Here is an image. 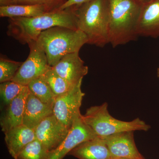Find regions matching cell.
<instances>
[{
  "label": "cell",
  "instance_id": "19",
  "mask_svg": "<svg viewBox=\"0 0 159 159\" xmlns=\"http://www.w3.org/2000/svg\"><path fill=\"white\" fill-rule=\"evenodd\" d=\"M29 91L42 102L54 103L55 97L42 75L29 83L27 85Z\"/></svg>",
  "mask_w": 159,
  "mask_h": 159
},
{
  "label": "cell",
  "instance_id": "16",
  "mask_svg": "<svg viewBox=\"0 0 159 159\" xmlns=\"http://www.w3.org/2000/svg\"><path fill=\"white\" fill-rule=\"evenodd\" d=\"M68 155L78 159H111L105 141L98 137L80 144Z\"/></svg>",
  "mask_w": 159,
  "mask_h": 159
},
{
  "label": "cell",
  "instance_id": "2",
  "mask_svg": "<svg viewBox=\"0 0 159 159\" xmlns=\"http://www.w3.org/2000/svg\"><path fill=\"white\" fill-rule=\"evenodd\" d=\"M142 6L137 0H109V43L113 48L139 36L137 26Z\"/></svg>",
  "mask_w": 159,
  "mask_h": 159
},
{
  "label": "cell",
  "instance_id": "3",
  "mask_svg": "<svg viewBox=\"0 0 159 159\" xmlns=\"http://www.w3.org/2000/svg\"><path fill=\"white\" fill-rule=\"evenodd\" d=\"M74 7L77 29L85 34L88 44L102 48L109 43V0H92Z\"/></svg>",
  "mask_w": 159,
  "mask_h": 159
},
{
  "label": "cell",
  "instance_id": "22",
  "mask_svg": "<svg viewBox=\"0 0 159 159\" xmlns=\"http://www.w3.org/2000/svg\"><path fill=\"white\" fill-rule=\"evenodd\" d=\"M25 86L12 80L2 83L0 84V94L5 104L8 105L17 97Z\"/></svg>",
  "mask_w": 159,
  "mask_h": 159
},
{
  "label": "cell",
  "instance_id": "24",
  "mask_svg": "<svg viewBox=\"0 0 159 159\" xmlns=\"http://www.w3.org/2000/svg\"><path fill=\"white\" fill-rule=\"evenodd\" d=\"M92 0H67L59 9L63 10L72 7H78Z\"/></svg>",
  "mask_w": 159,
  "mask_h": 159
},
{
  "label": "cell",
  "instance_id": "14",
  "mask_svg": "<svg viewBox=\"0 0 159 159\" xmlns=\"http://www.w3.org/2000/svg\"><path fill=\"white\" fill-rule=\"evenodd\" d=\"M54 103L42 102L29 91L26 99L23 125L34 129L44 119L53 114Z\"/></svg>",
  "mask_w": 159,
  "mask_h": 159
},
{
  "label": "cell",
  "instance_id": "17",
  "mask_svg": "<svg viewBox=\"0 0 159 159\" xmlns=\"http://www.w3.org/2000/svg\"><path fill=\"white\" fill-rule=\"evenodd\" d=\"M52 11L48 7L39 5H11L0 6L1 17H36Z\"/></svg>",
  "mask_w": 159,
  "mask_h": 159
},
{
  "label": "cell",
  "instance_id": "6",
  "mask_svg": "<svg viewBox=\"0 0 159 159\" xmlns=\"http://www.w3.org/2000/svg\"><path fill=\"white\" fill-rule=\"evenodd\" d=\"M82 82L66 93L55 97L53 115L69 129L75 119L80 114V108L85 95L81 90Z\"/></svg>",
  "mask_w": 159,
  "mask_h": 159
},
{
  "label": "cell",
  "instance_id": "10",
  "mask_svg": "<svg viewBox=\"0 0 159 159\" xmlns=\"http://www.w3.org/2000/svg\"><path fill=\"white\" fill-rule=\"evenodd\" d=\"M134 132L118 133L103 139L110 152L111 159H145L136 145Z\"/></svg>",
  "mask_w": 159,
  "mask_h": 159
},
{
  "label": "cell",
  "instance_id": "20",
  "mask_svg": "<svg viewBox=\"0 0 159 159\" xmlns=\"http://www.w3.org/2000/svg\"><path fill=\"white\" fill-rule=\"evenodd\" d=\"M49 152L43 145L35 139L24 148L16 159H48Z\"/></svg>",
  "mask_w": 159,
  "mask_h": 159
},
{
  "label": "cell",
  "instance_id": "26",
  "mask_svg": "<svg viewBox=\"0 0 159 159\" xmlns=\"http://www.w3.org/2000/svg\"><path fill=\"white\" fill-rule=\"evenodd\" d=\"M137 1L143 4V3L147 2H148V1H150V0H137Z\"/></svg>",
  "mask_w": 159,
  "mask_h": 159
},
{
  "label": "cell",
  "instance_id": "1",
  "mask_svg": "<svg viewBox=\"0 0 159 159\" xmlns=\"http://www.w3.org/2000/svg\"><path fill=\"white\" fill-rule=\"evenodd\" d=\"M56 26L78 29L74 7L56 9L36 17L10 18L7 34L22 44H28L36 41L43 31Z\"/></svg>",
  "mask_w": 159,
  "mask_h": 159
},
{
  "label": "cell",
  "instance_id": "21",
  "mask_svg": "<svg viewBox=\"0 0 159 159\" xmlns=\"http://www.w3.org/2000/svg\"><path fill=\"white\" fill-rule=\"evenodd\" d=\"M23 62L15 61L1 56L0 58V82L11 80Z\"/></svg>",
  "mask_w": 159,
  "mask_h": 159
},
{
  "label": "cell",
  "instance_id": "15",
  "mask_svg": "<svg viewBox=\"0 0 159 159\" xmlns=\"http://www.w3.org/2000/svg\"><path fill=\"white\" fill-rule=\"evenodd\" d=\"M5 134L7 148L14 159L28 144L36 139L34 129L23 124L8 130Z\"/></svg>",
  "mask_w": 159,
  "mask_h": 159
},
{
  "label": "cell",
  "instance_id": "28",
  "mask_svg": "<svg viewBox=\"0 0 159 159\" xmlns=\"http://www.w3.org/2000/svg\"></svg>",
  "mask_w": 159,
  "mask_h": 159
},
{
  "label": "cell",
  "instance_id": "25",
  "mask_svg": "<svg viewBox=\"0 0 159 159\" xmlns=\"http://www.w3.org/2000/svg\"><path fill=\"white\" fill-rule=\"evenodd\" d=\"M10 0H0L1 6H8L9 5Z\"/></svg>",
  "mask_w": 159,
  "mask_h": 159
},
{
  "label": "cell",
  "instance_id": "12",
  "mask_svg": "<svg viewBox=\"0 0 159 159\" xmlns=\"http://www.w3.org/2000/svg\"><path fill=\"white\" fill-rule=\"evenodd\" d=\"M137 34L153 38L159 37V0H150L142 4Z\"/></svg>",
  "mask_w": 159,
  "mask_h": 159
},
{
  "label": "cell",
  "instance_id": "9",
  "mask_svg": "<svg viewBox=\"0 0 159 159\" xmlns=\"http://www.w3.org/2000/svg\"><path fill=\"white\" fill-rule=\"evenodd\" d=\"M36 139L49 152L55 150L65 139L69 129L54 115L47 117L34 129Z\"/></svg>",
  "mask_w": 159,
  "mask_h": 159
},
{
  "label": "cell",
  "instance_id": "18",
  "mask_svg": "<svg viewBox=\"0 0 159 159\" xmlns=\"http://www.w3.org/2000/svg\"><path fill=\"white\" fill-rule=\"evenodd\" d=\"M42 76L55 97L66 93L74 87L59 76L51 67Z\"/></svg>",
  "mask_w": 159,
  "mask_h": 159
},
{
  "label": "cell",
  "instance_id": "7",
  "mask_svg": "<svg viewBox=\"0 0 159 159\" xmlns=\"http://www.w3.org/2000/svg\"><path fill=\"white\" fill-rule=\"evenodd\" d=\"M30 48L28 58L22 63L12 80L24 86H27L33 80L40 77L50 67L45 53L36 41L28 44Z\"/></svg>",
  "mask_w": 159,
  "mask_h": 159
},
{
  "label": "cell",
  "instance_id": "8",
  "mask_svg": "<svg viewBox=\"0 0 159 159\" xmlns=\"http://www.w3.org/2000/svg\"><path fill=\"white\" fill-rule=\"evenodd\" d=\"M81 115L80 114L75 119L61 144L55 150L49 152L48 159H63L80 144L97 137L83 121Z\"/></svg>",
  "mask_w": 159,
  "mask_h": 159
},
{
  "label": "cell",
  "instance_id": "27",
  "mask_svg": "<svg viewBox=\"0 0 159 159\" xmlns=\"http://www.w3.org/2000/svg\"><path fill=\"white\" fill-rule=\"evenodd\" d=\"M157 76L159 79V68L157 70Z\"/></svg>",
  "mask_w": 159,
  "mask_h": 159
},
{
  "label": "cell",
  "instance_id": "11",
  "mask_svg": "<svg viewBox=\"0 0 159 159\" xmlns=\"http://www.w3.org/2000/svg\"><path fill=\"white\" fill-rule=\"evenodd\" d=\"M52 68L73 86L82 82L89 71L88 67L80 57L79 52L66 54Z\"/></svg>",
  "mask_w": 159,
  "mask_h": 159
},
{
  "label": "cell",
  "instance_id": "5",
  "mask_svg": "<svg viewBox=\"0 0 159 159\" xmlns=\"http://www.w3.org/2000/svg\"><path fill=\"white\" fill-rule=\"evenodd\" d=\"M81 117L97 136L102 139L122 132L148 131L151 128L150 125L139 118L129 122L115 119L109 112L106 102L91 107L86 110L84 115H81Z\"/></svg>",
  "mask_w": 159,
  "mask_h": 159
},
{
  "label": "cell",
  "instance_id": "13",
  "mask_svg": "<svg viewBox=\"0 0 159 159\" xmlns=\"http://www.w3.org/2000/svg\"><path fill=\"white\" fill-rule=\"evenodd\" d=\"M29 93L28 86H25L20 94L7 105L6 111L1 117V126L3 132L23 125L26 99Z\"/></svg>",
  "mask_w": 159,
  "mask_h": 159
},
{
  "label": "cell",
  "instance_id": "23",
  "mask_svg": "<svg viewBox=\"0 0 159 159\" xmlns=\"http://www.w3.org/2000/svg\"><path fill=\"white\" fill-rule=\"evenodd\" d=\"M67 1V0H10L9 5H43L48 7L52 11H54L59 9Z\"/></svg>",
  "mask_w": 159,
  "mask_h": 159
},
{
  "label": "cell",
  "instance_id": "4",
  "mask_svg": "<svg viewBox=\"0 0 159 159\" xmlns=\"http://www.w3.org/2000/svg\"><path fill=\"white\" fill-rule=\"evenodd\" d=\"M36 42L44 51L49 65L52 67L66 54L79 52L88 41L79 29L56 26L43 31Z\"/></svg>",
  "mask_w": 159,
  "mask_h": 159
}]
</instances>
